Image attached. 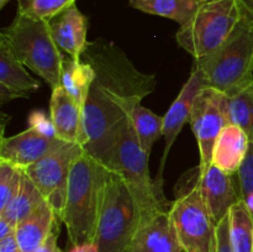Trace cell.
<instances>
[{
	"mask_svg": "<svg viewBox=\"0 0 253 252\" xmlns=\"http://www.w3.org/2000/svg\"><path fill=\"white\" fill-rule=\"evenodd\" d=\"M49 116L56 128L57 138L64 142L85 146L83 106L62 86L52 89Z\"/></svg>",
	"mask_w": 253,
	"mask_h": 252,
	"instance_id": "obj_14",
	"label": "cell"
},
{
	"mask_svg": "<svg viewBox=\"0 0 253 252\" xmlns=\"http://www.w3.org/2000/svg\"><path fill=\"white\" fill-rule=\"evenodd\" d=\"M67 252H98V246L95 242H90V244H83V245H74V246L69 247Z\"/></svg>",
	"mask_w": 253,
	"mask_h": 252,
	"instance_id": "obj_35",
	"label": "cell"
},
{
	"mask_svg": "<svg viewBox=\"0 0 253 252\" xmlns=\"http://www.w3.org/2000/svg\"><path fill=\"white\" fill-rule=\"evenodd\" d=\"M250 143L246 132L241 127L229 124L217 136L211 163L229 174L237 173L246 157Z\"/></svg>",
	"mask_w": 253,
	"mask_h": 252,
	"instance_id": "obj_18",
	"label": "cell"
},
{
	"mask_svg": "<svg viewBox=\"0 0 253 252\" xmlns=\"http://www.w3.org/2000/svg\"><path fill=\"white\" fill-rule=\"evenodd\" d=\"M83 151V146L58 140L43 157L24 170L53 208L59 220L66 203L72 165Z\"/></svg>",
	"mask_w": 253,
	"mask_h": 252,
	"instance_id": "obj_9",
	"label": "cell"
},
{
	"mask_svg": "<svg viewBox=\"0 0 253 252\" xmlns=\"http://www.w3.org/2000/svg\"><path fill=\"white\" fill-rule=\"evenodd\" d=\"M27 123H29V127L34 128L41 135L49 138H57L53 121H52L51 116H47L43 111L34 110L32 113H30Z\"/></svg>",
	"mask_w": 253,
	"mask_h": 252,
	"instance_id": "obj_29",
	"label": "cell"
},
{
	"mask_svg": "<svg viewBox=\"0 0 253 252\" xmlns=\"http://www.w3.org/2000/svg\"><path fill=\"white\" fill-rule=\"evenodd\" d=\"M126 252H183L169 208L155 210L141 219Z\"/></svg>",
	"mask_w": 253,
	"mask_h": 252,
	"instance_id": "obj_12",
	"label": "cell"
},
{
	"mask_svg": "<svg viewBox=\"0 0 253 252\" xmlns=\"http://www.w3.org/2000/svg\"><path fill=\"white\" fill-rule=\"evenodd\" d=\"M58 234H59V225H58V221H57L56 224H54L52 231L49 232V235L47 236V239L42 242L41 246H40L35 252H62L61 249L58 247V244H57Z\"/></svg>",
	"mask_w": 253,
	"mask_h": 252,
	"instance_id": "obj_31",
	"label": "cell"
},
{
	"mask_svg": "<svg viewBox=\"0 0 253 252\" xmlns=\"http://www.w3.org/2000/svg\"><path fill=\"white\" fill-rule=\"evenodd\" d=\"M58 138H49L29 127L17 135L5 137L0 142V160L7 161L22 170L43 157Z\"/></svg>",
	"mask_w": 253,
	"mask_h": 252,
	"instance_id": "obj_15",
	"label": "cell"
},
{
	"mask_svg": "<svg viewBox=\"0 0 253 252\" xmlns=\"http://www.w3.org/2000/svg\"><path fill=\"white\" fill-rule=\"evenodd\" d=\"M215 252H234L231 239H230L229 215L216 225V250Z\"/></svg>",
	"mask_w": 253,
	"mask_h": 252,
	"instance_id": "obj_30",
	"label": "cell"
},
{
	"mask_svg": "<svg viewBox=\"0 0 253 252\" xmlns=\"http://www.w3.org/2000/svg\"><path fill=\"white\" fill-rule=\"evenodd\" d=\"M204 88L231 95L253 82V27L241 19L217 49L195 59Z\"/></svg>",
	"mask_w": 253,
	"mask_h": 252,
	"instance_id": "obj_5",
	"label": "cell"
},
{
	"mask_svg": "<svg viewBox=\"0 0 253 252\" xmlns=\"http://www.w3.org/2000/svg\"><path fill=\"white\" fill-rule=\"evenodd\" d=\"M7 1H10V0H0V9H2L6 5Z\"/></svg>",
	"mask_w": 253,
	"mask_h": 252,
	"instance_id": "obj_36",
	"label": "cell"
},
{
	"mask_svg": "<svg viewBox=\"0 0 253 252\" xmlns=\"http://www.w3.org/2000/svg\"><path fill=\"white\" fill-rule=\"evenodd\" d=\"M24 170L7 161L0 160V211L5 209L21 187Z\"/></svg>",
	"mask_w": 253,
	"mask_h": 252,
	"instance_id": "obj_27",
	"label": "cell"
},
{
	"mask_svg": "<svg viewBox=\"0 0 253 252\" xmlns=\"http://www.w3.org/2000/svg\"><path fill=\"white\" fill-rule=\"evenodd\" d=\"M41 84L26 71L6 42L0 37V104L17 98H29Z\"/></svg>",
	"mask_w": 253,
	"mask_h": 252,
	"instance_id": "obj_17",
	"label": "cell"
},
{
	"mask_svg": "<svg viewBox=\"0 0 253 252\" xmlns=\"http://www.w3.org/2000/svg\"><path fill=\"white\" fill-rule=\"evenodd\" d=\"M189 172V182L199 192L208 211L215 224H219L229 215L232 205L240 200L239 189H236L232 174L224 172L215 165H210L193 169Z\"/></svg>",
	"mask_w": 253,
	"mask_h": 252,
	"instance_id": "obj_11",
	"label": "cell"
},
{
	"mask_svg": "<svg viewBox=\"0 0 253 252\" xmlns=\"http://www.w3.org/2000/svg\"><path fill=\"white\" fill-rule=\"evenodd\" d=\"M130 119L138 143L150 155L153 143L162 136L163 116H158L140 104L133 109Z\"/></svg>",
	"mask_w": 253,
	"mask_h": 252,
	"instance_id": "obj_25",
	"label": "cell"
},
{
	"mask_svg": "<svg viewBox=\"0 0 253 252\" xmlns=\"http://www.w3.org/2000/svg\"><path fill=\"white\" fill-rule=\"evenodd\" d=\"M202 88H204V86H203L199 72L193 68L189 79L185 82L180 93L178 94L175 100L173 101L170 108L168 109L166 115L163 116L162 136L166 140V148L165 153H163L162 162H161L160 173H158V177L156 179V183L160 187H162V172L163 168H165L166 161H167L168 153H169L174 141L177 140V136L182 131L184 124L189 121L193 104H194L195 98H197L198 93L202 90Z\"/></svg>",
	"mask_w": 253,
	"mask_h": 252,
	"instance_id": "obj_13",
	"label": "cell"
},
{
	"mask_svg": "<svg viewBox=\"0 0 253 252\" xmlns=\"http://www.w3.org/2000/svg\"><path fill=\"white\" fill-rule=\"evenodd\" d=\"M49 27L59 49L71 58L81 59L89 43L86 41L88 17L77 5H72L49 20Z\"/></svg>",
	"mask_w": 253,
	"mask_h": 252,
	"instance_id": "obj_16",
	"label": "cell"
},
{
	"mask_svg": "<svg viewBox=\"0 0 253 252\" xmlns=\"http://www.w3.org/2000/svg\"><path fill=\"white\" fill-rule=\"evenodd\" d=\"M229 217L234 252H253V219L241 199L232 205Z\"/></svg>",
	"mask_w": 253,
	"mask_h": 252,
	"instance_id": "obj_24",
	"label": "cell"
},
{
	"mask_svg": "<svg viewBox=\"0 0 253 252\" xmlns=\"http://www.w3.org/2000/svg\"><path fill=\"white\" fill-rule=\"evenodd\" d=\"M82 57L95 72L83 108L84 151L99 161L133 109L155 91L157 78L136 68L120 47L105 40L89 42Z\"/></svg>",
	"mask_w": 253,
	"mask_h": 252,
	"instance_id": "obj_1",
	"label": "cell"
},
{
	"mask_svg": "<svg viewBox=\"0 0 253 252\" xmlns=\"http://www.w3.org/2000/svg\"><path fill=\"white\" fill-rule=\"evenodd\" d=\"M222 109L227 124L241 127L253 143V82L231 95L224 94Z\"/></svg>",
	"mask_w": 253,
	"mask_h": 252,
	"instance_id": "obj_22",
	"label": "cell"
},
{
	"mask_svg": "<svg viewBox=\"0 0 253 252\" xmlns=\"http://www.w3.org/2000/svg\"><path fill=\"white\" fill-rule=\"evenodd\" d=\"M95 77L93 67L85 61L66 57L62 66L61 86L84 108Z\"/></svg>",
	"mask_w": 253,
	"mask_h": 252,
	"instance_id": "obj_20",
	"label": "cell"
},
{
	"mask_svg": "<svg viewBox=\"0 0 253 252\" xmlns=\"http://www.w3.org/2000/svg\"><path fill=\"white\" fill-rule=\"evenodd\" d=\"M237 180L240 199L246 205L253 219V143H250L246 157L237 170Z\"/></svg>",
	"mask_w": 253,
	"mask_h": 252,
	"instance_id": "obj_28",
	"label": "cell"
},
{
	"mask_svg": "<svg viewBox=\"0 0 253 252\" xmlns=\"http://www.w3.org/2000/svg\"><path fill=\"white\" fill-rule=\"evenodd\" d=\"M58 220L53 208L47 202L21 220L15 229V237L21 252L36 251Z\"/></svg>",
	"mask_w": 253,
	"mask_h": 252,
	"instance_id": "obj_19",
	"label": "cell"
},
{
	"mask_svg": "<svg viewBox=\"0 0 253 252\" xmlns=\"http://www.w3.org/2000/svg\"><path fill=\"white\" fill-rule=\"evenodd\" d=\"M169 214L183 252H215L216 224L192 183L179 188Z\"/></svg>",
	"mask_w": 253,
	"mask_h": 252,
	"instance_id": "obj_8",
	"label": "cell"
},
{
	"mask_svg": "<svg viewBox=\"0 0 253 252\" xmlns=\"http://www.w3.org/2000/svg\"><path fill=\"white\" fill-rule=\"evenodd\" d=\"M224 94L211 88H202L193 104L189 123L200 153V167L211 163L216 138L227 124L222 109Z\"/></svg>",
	"mask_w": 253,
	"mask_h": 252,
	"instance_id": "obj_10",
	"label": "cell"
},
{
	"mask_svg": "<svg viewBox=\"0 0 253 252\" xmlns=\"http://www.w3.org/2000/svg\"><path fill=\"white\" fill-rule=\"evenodd\" d=\"M15 229H16V225L12 224L11 221H9L5 217L0 216V240L15 232Z\"/></svg>",
	"mask_w": 253,
	"mask_h": 252,
	"instance_id": "obj_34",
	"label": "cell"
},
{
	"mask_svg": "<svg viewBox=\"0 0 253 252\" xmlns=\"http://www.w3.org/2000/svg\"><path fill=\"white\" fill-rule=\"evenodd\" d=\"M136 10L166 17L184 26L197 11L200 0H128Z\"/></svg>",
	"mask_w": 253,
	"mask_h": 252,
	"instance_id": "obj_21",
	"label": "cell"
},
{
	"mask_svg": "<svg viewBox=\"0 0 253 252\" xmlns=\"http://www.w3.org/2000/svg\"><path fill=\"white\" fill-rule=\"evenodd\" d=\"M150 155L142 150L133 131L131 119L120 126L99 162L111 172L120 175L132 192L142 217L155 210L169 208L162 187L153 182L148 168Z\"/></svg>",
	"mask_w": 253,
	"mask_h": 252,
	"instance_id": "obj_3",
	"label": "cell"
},
{
	"mask_svg": "<svg viewBox=\"0 0 253 252\" xmlns=\"http://www.w3.org/2000/svg\"><path fill=\"white\" fill-rule=\"evenodd\" d=\"M142 212L125 180L108 169L96 225L98 252H126Z\"/></svg>",
	"mask_w": 253,
	"mask_h": 252,
	"instance_id": "obj_6",
	"label": "cell"
},
{
	"mask_svg": "<svg viewBox=\"0 0 253 252\" xmlns=\"http://www.w3.org/2000/svg\"><path fill=\"white\" fill-rule=\"evenodd\" d=\"M74 4L76 0H17V11L49 21Z\"/></svg>",
	"mask_w": 253,
	"mask_h": 252,
	"instance_id": "obj_26",
	"label": "cell"
},
{
	"mask_svg": "<svg viewBox=\"0 0 253 252\" xmlns=\"http://www.w3.org/2000/svg\"><path fill=\"white\" fill-rule=\"evenodd\" d=\"M0 37L16 58L52 89L61 86L62 66L66 57L52 36L49 21L17 11L14 21L1 30Z\"/></svg>",
	"mask_w": 253,
	"mask_h": 252,
	"instance_id": "obj_4",
	"label": "cell"
},
{
	"mask_svg": "<svg viewBox=\"0 0 253 252\" xmlns=\"http://www.w3.org/2000/svg\"><path fill=\"white\" fill-rule=\"evenodd\" d=\"M242 20L253 27V0H239Z\"/></svg>",
	"mask_w": 253,
	"mask_h": 252,
	"instance_id": "obj_33",
	"label": "cell"
},
{
	"mask_svg": "<svg viewBox=\"0 0 253 252\" xmlns=\"http://www.w3.org/2000/svg\"><path fill=\"white\" fill-rule=\"evenodd\" d=\"M0 252H21L15 237V232L0 240Z\"/></svg>",
	"mask_w": 253,
	"mask_h": 252,
	"instance_id": "obj_32",
	"label": "cell"
},
{
	"mask_svg": "<svg viewBox=\"0 0 253 252\" xmlns=\"http://www.w3.org/2000/svg\"><path fill=\"white\" fill-rule=\"evenodd\" d=\"M44 202L46 199L41 194L39 188L24 172L20 190L15 195L14 199L5 207V209L0 211V216L17 225L21 220L32 214L37 208L41 207Z\"/></svg>",
	"mask_w": 253,
	"mask_h": 252,
	"instance_id": "obj_23",
	"label": "cell"
},
{
	"mask_svg": "<svg viewBox=\"0 0 253 252\" xmlns=\"http://www.w3.org/2000/svg\"><path fill=\"white\" fill-rule=\"evenodd\" d=\"M241 19L239 0H200L190 21L177 32V42L195 59L203 58L231 36Z\"/></svg>",
	"mask_w": 253,
	"mask_h": 252,
	"instance_id": "obj_7",
	"label": "cell"
},
{
	"mask_svg": "<svg viewBox=\"0 0 253 252\" xmlns=\"http://www.w3.org/2000/svg\"><path fill=\"white\" fill-rule=\"evenodd\" d=\"M106 173L108 169L85 151L72 165L61 215L72 246L95 241Z\"/></svg>",
	"mask_w": 253,
	"mask_h": 252,
	"instance_id": "obj_2",
	"label": "cell"
}]
</instances>
